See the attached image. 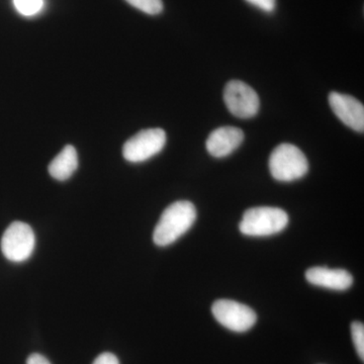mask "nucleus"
I'll return each instance as SVG.
<instances>
[{"instance_id": "obj_2", "label": "nucleus", "mask_w": 364, "mask_h": 364, "mask_svg": "<svg viewBox=\"0 0 364 364\" xmlns=\"http://www.w3.org/2000/svg\"><path fill=\"white\" fill-rule=\"evenodd\" d=\"M269 170L277 181L291 182L306 176L309 162L305 154L296 146L284 143L277 146L270 154Z\"/></svg>"}, {"instance_id": "obj_9", "label": "nucleus", "mask_w": 364, "mask_h": 364, "mask_svg": "<svg viewBox=\"0 0 364 364\" xmlns=\"http://www.w3.org/2000/svg\"><path fill=\"white\" fill-rule=\"evenodd\" d=\"M244 141V133L236 127H221L215 129L208 136L205 148L212 156H229Z\"/></svg>"}, {"instance_id": "obj_12", "label": "nucleus", "mask_w": 364, "mask_h": 364, "mask_svg": "<svg viewBox=\"0 0 364 364\" xmlns=\"http://www.w3.org/2000/svg\"><path fill=\"white\" fill-rule=\"evenodd\" d=\"M126 1L139 11L150 16H156L161 14L163 11L162 0H126Z\"/></svg>"}, {"instance_id": "obj_1", "label": "nucleus", "mask_w": 364, "mask_h": 364, "mask_svg": "<svg viewBox=\"0 0 364 364\" xmlns=\"http://www.w3.org/2000/svg\"><path fill=\"white\" fill-rule=\"evenodd\" d=\"M196 219L195 205L188 200H178L165 208L153 233V241L165 247L178 240L191 229Z\"/></svg>"}, {"instance_id": "obj_15", "label": "nucleus", "mask_w": 364, "mask_h": 364, "mask_svg": "<svg viewBox=\"0 0 364 364\" xmlns=\"http://www.w3.org/2000/svg\"><path fill=\"white\" fill-rule=\"evenodd\" d=\"M245 1L265 13H272L277 6V0H245Z\"/></svg>"}, {"instance_id": "obj_14", "label": "nucleus", "mask_w": 364, "mask_h": 364, "mask_svg": "<svg viewBox=\"0 0 364 364\" xmlns=\"http://www.w3.org/2000/svg\"><path fill=\"white\" fill-rule=\"evenodd\" d=\"M351 335L353 343L361 360L364 359V326L361 322H354L351 324Z\"/></svg>"}, {"instance_id": "obj_8", "label": "nucleus", "mask_w": 364, "mask_h": 364, "mask_svg": "<svg viewBox=\"0 0 364 364\" xmlns=\"http://www.w3.org/2000/svg\"><path fill=\"white\" fill-rule=\"evenodd\" d=\"M329 104L342 123L352 130L363 133L364 107L359 100L351 95L333 91L329 95Z\"/></svg>"}, {"instance_id": "obj_13", "label": "nucleus", "mask_w": 364, "mask_h": 364, "mask_svg": "<svg viewBox=\"0 0 364 364\" xmlns=\"http://www.w3.org/2000/svg\"><path fill=\"white\" fill-rule=\"evenodd\" d=\"M16 11L26 16H35L42 9L44 0H14Z\"/></svg>"}, {"instance_id": "obj_6", "label": "nucleus", "mask_w": 364, "mask_h": 364, "mask_svg": "<svg viewBox=\"0 0 364 364\" xmlns=\"http://www.w3.org/2000/svg\"><path fill=\"white\" fill-rule=\"evenodd\" d=\"M215 320L234 332H246L255 325L257 316L250 306L232 299H218L212 306Z\"/></svg>"}, {"instance_id": "obj_4", "label": "nucleus", "mask_w": 364, "mask_h": 364, "mask_svg": "<svg viewBox=\"0 0 364 364\" xmlns=\"http://www.w3.org/2000/svg\"><path fill=\"white\" fill-rule=\"evenodd\" d=\"M36 246V237L30 225L14 222L1 239V250L7 260L23 262L31 257Z\"/></svg>"}, {"instance_id": "obj_5", "label": "nucleus", "mask_w": 364, "mask_h": 364, "mask_svg": "<svg viewBox=\"0 0 364 364\" xmlns=\"http://www.w3.org/2000/svg\"><path fill=\"white\" fill-rule=\"evenodd\" d=\"M165 144L166 133L162 129H146L124 143L123 156L129 162H144L161 152Z\"/></svg>"}, {"instance_id": "obj_17", "label": "nucleus", "mask_w": 364, "mask_h": 364, "mask_svg": "<svg viewBox=\"0 0 364 364\" xmlns=\"http://www.w3.org/2000/svg\"><path fill=\"white\" fill-rule=\"evenodd\" d=\"M26 364H51L45 356L41 354L33 353L32 355L28 356Z\"/></svg>"}, {"instance_id": "obj_10", "label": "nucleus", "mask_w": 364, "mask_h": 364, "mask_svg": "<svg viewBox=\"0 0 364 364\" xmlns=\"http://www.w3.org/2000/svg\"><path fill=\"white\" fill-rule=\"evenodd\" d=\"M306 279L314 286L326 287L334 291H346L353 284V277L344 269H330L316 267L306 270Z\"/></svg>"}, {"instance_id": "obj_7", "label": "nucleus", "mask_w": 364, "mask_h": 364, "mask_svg": "<svg viewBox=\"0 0 364 364\" xmlns=\"http://www.w3.org/2000/svg\"><path fill=\"white\" fill-rule=\"evenodd\" d=\"M224 102L228 109L239 119H251L259 111L257 92L241 80H231L224 90Z\"/></svg>"}, {"instance_id": "obj_16", "label": "nucleus", "mask_w": 364, "mask_h": 364, "mask_svg": "<svg viewBox=\"0 0 364 364\" xmlns=\"http://www.w3.org/2000/svg\"><path fill=\"white\" fill-rule=\"evenodd\" d=\"M92 364H119V361L114 354L105 352L98 355Z\"/></svg>"}, {"instance_id": "obj_3", "label": "nucleus", "mask_w": 364, "mask_h": 364, "mask_svg": "<svg viewBox=\"0 0 364 364\" xmlns=\"http://www.w3.org/2000/svg\"><path fill=\"white\" fill-rule=\"evenodd\" d=\"M287 224L289 215L282 208L258 207L244 213L239 227L246 236L265 237L279 233Z\"/></svg>"}, {"instance_id": "obj_11", "label": "nucleus", "mask_w": 364, "mask_h": 364, "mask_svg": "<svg viewBox=\"0 0 364 364\" xmlns=\"http://www.w3.org/2000/svg\"><path fill=\"white\" fill-rule=\"evenodd\" d=\"M78 167L77 151L71 145H67L49 165V173L59 181H67L73 176Z\"/></svg>"}]
</instances>
